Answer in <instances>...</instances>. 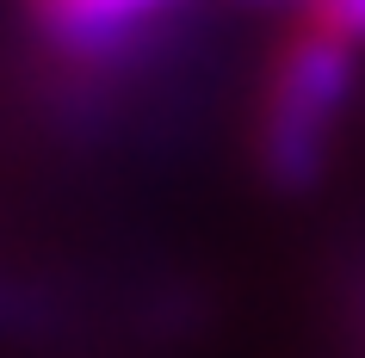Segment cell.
I'll return each instance as SVG.
<instances>
[{
	"instance_id": "1",
	"label": "cell",
	"mask_w": 365,
	"mask_h": 358,
	"mask_svg": "<svg viewBox=\"0 0 365 358\" xmlns=\"http://www.w3.org/2000/svg\"><path fill=\"white\" fill-rule=\"evenodd\" d=\"M353 68L359 50L341 43L334 31L309 19H291L267 62V93H260V117H254V142H260V167L279 186H304L316 179L328 154V136L346 112L353 93Z\"/></svg>"
},
{
	"instance_id": "3",
	"label": "cell",
	"mask_w": 365,
	"mask_h": 358,
	"mask_svg": "<svg viewBox=\"0 0 365 358\" xmlns=\"http://www.w3.org/2000/svg\"><path fill=\"white\" fill-rule=\"evenodd\" d=\"M297 19L334 31L341 43L365 50V0H297Z\"/></svg>"
},
{
	"instance_id": "2",
	"label": "cell",
	"mask_w": 365,
	"mask_h": 358,
	"mask_svg": "<svg viewBox=\"0 0 365 358\" xmlns=\"http://www.w3.org/2000/svg\"><path fill=\"white\" fill-rule=\"evenodd\" d=\"M19 6L43 38L68 43V50H99V43H118L136 25L161 19L180 0H19Z\"/></svg>"
}]
</instances>
